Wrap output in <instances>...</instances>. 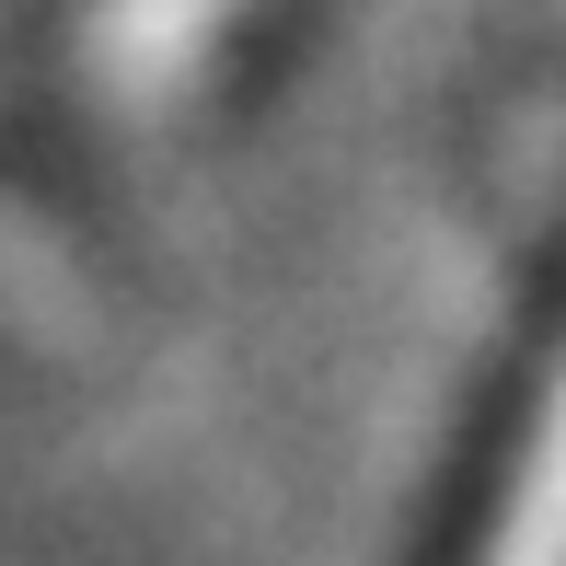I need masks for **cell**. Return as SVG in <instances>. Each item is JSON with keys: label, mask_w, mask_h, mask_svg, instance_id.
Masks as SVG:
<instances>
[{"label": "cell", "mask_w": 566, "mask_h": 566, "mask_svg": "<svg viewBox=\"0 0 566 566\" xmlns=\"http://www.w3.org/2000/svg\"><path fill=\"white\" fill-rule=\"evenodd\" d=\"M254 0H105L82 23V70L105 105H174L197 82V59L243 23Z\"/></svg>", "instance_id": "6da1fadb"}, {"label": "cell", "mask_w": 566, "mask_h": 566, "mask_svg": "<svg viewBox=\"0 0 566 566\" xmlns=\"http://www.w3.org/2000/svg\"><path fill=\"white\" fill-rule=\"evenodd\" d=\"M0 324H23V336H93V301L70 277V254L46 231H23L12 209H0Z\"/></svg>", "instance_id": "3957f363"}, {"label": "cell", "mask_w": 566, "mask_h": 566, "mask_svg": "<svg viewBox=\"0 0 566 566\" xmlns=\"http://www.w3.org/2000/svg\"><path fill=\"white\" fill-rule=\"evenodd\" d=\"M474 566H566V358L532 405V440L509 462V497H497V532H485Z\"/></svg>", "instance_id": "7a4b0ae2"}]
</instances>
